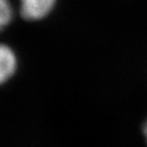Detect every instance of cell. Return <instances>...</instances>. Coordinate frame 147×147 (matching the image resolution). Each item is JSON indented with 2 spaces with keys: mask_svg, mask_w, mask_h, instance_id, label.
Wrapping results in <instances>:
<instances>
[{
  "mask_svg": "<svg viewBox=\"0 0 147 147\" xmlns=\"http://www.w3.org/2000/svg\"><path fill=\"white\" fill-rule=\"evenodd\" d=\"M55 0H21V14L26 20H40L49 13Z\"/></svg>",
  "mask_w": 147,
  "mask_h": 147,
  "instance_id": "6da1fadb",
  "label": "cell"
},
{
  "mask_svg": "<svg viewBox=\"0 0 147 147\" xmlns=\"http://www.w3.org/2000/svg\"><path fill=\"white\" fill-rule=\"evenodd\" d=\"M0 80L4 83L8 78H10L12 74L16 71V59L11 49L6 46H1L0 49Z\"/></svg>",
  "mask_w": 147,
  "mask_h": 147,
  "instance_id": "7a4b0ae2",
  "label": "cell"
},
{
  "mask_svg": "<svg viewBox=\"0 0 147 147\" xmlns=\"http://www.w3.org/2000/svg\"><path fill=\"white\" fill-rule=\"evenodd\" d=\"M12 16L11 7L9 5L7 0H1L0 1V24L1 27H4L10 22Z\"/></svg>",
  "mask_w": 147,
  "mask_h": 147,
  "instance_id": "3957f363",
  "label": "cell"
},
{
  "mask_svg": "<svg viewBox=\"0 0 147 147\" xmlns=\"http://www.w3.org/2000/svg\"><path fill=\"white\" fill-rule=\"evenodd\" d=\"M143 133H144L145 137H146V140H147V121L144 124V127H143Z\"/></svg>",
  "mask_w": 147,
  "mask_h": 147,
  "instance_id": "277c9868",
  "label": "cell"
}]
</instances>
